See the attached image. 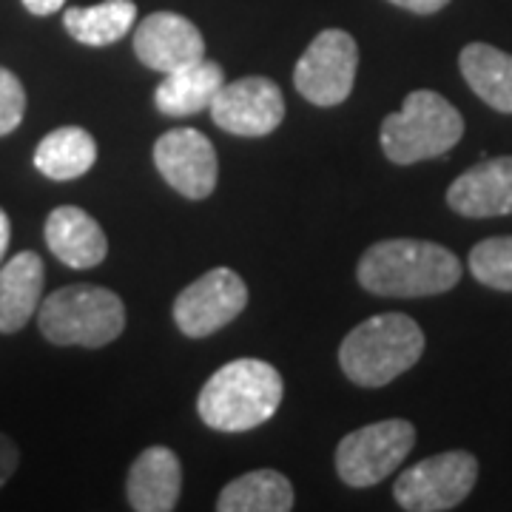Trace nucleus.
Wrapping results in <instances>:
<instances>
[{
	"label": "nucleus",
	"instance_id": "obj_3",
	"mask_svg": "<svg viewBox=\"0 0 512 512\" xmlns=\"http://www.w3.org/2000/svg\"><path fill=\"white\" fill-rule=\"evenodd\" d=\"M424 333L407 313H379L350 330L339 345V365L359 387H384L416 365Z\"/></svg>",
	"mask_w": 512,
	"mask_h": 512
},
{
	"label": "nucleus",
	"instance_id": "obj_19",
	"mask_svg": "<svg viewBox=\"0 0 512 512\" xmlns=\"http://www.w3.org/2000/svg\"><path fill=\"white\" fill-rule=\"evenodd\" d=\"M94 160H97V143L92 134L80 126L49 131L35 151V168L55 183H69V180L83 177Z\"/></svg>",
	"mask_w": 512,
	"mask_h": 512
},
{
	"label": "nucleus",
	"instance_id": "obj_23",
	"mask_svg": "<svg viewBox=\"0 0 512 512\" xmlns=\"http://www.w3.org/2000/svg\"><path fill=\"white\" fill-rule=\"evenodd\" d=\"M26 114V89L18 74L0 66V137L12 134Z\"/></svg>",
	"mask_w": 512,
	"mask_h": 512
},
{
	"label": "nucleus",
	"instance_id": "obj_22",
	"mask_svg": "<svg viewBox=\"0 0 512 512\" xmlns=\"http://www.w3.org/2000/svg\"><path fill=\"white\" fill-rule=\"evenodd\" d=\"M467 265L481 285L512 293V237L481 239L470 251Z\"/></svg>",
	"mask_w": 512,
	"mask_h": 512
},
{
	"label": "nucleus",
	"instance_id": "obj_12",
	"mask_svg": "<svg viewBox=\"0 0 512 512\" xmlns=\"http://www.w3.org/2000/svg\"><path fill=\"white\" fill-rule=\"evenodd\" d=\"M134 55L154 72H174L205 57L202 32L177 12H154L134 32Z\"/></svg>",
	"mask_w": 512,
	"mask_h": 512
},
{
	"label": "nucleus",
	"instance_id": "obj_16",
	"mask_svg": "<svg viewBox=\"0 0 512 512\" xmlns=\"http://www.w3.org/2000/svg\"><path fill=\"white\" fill-rule=\"evenodd\" d=\"M46 282L43 259L35 251H20L0 268V333H18L40 308Z\"/></svg>",
	"mask_w": 512,
	"mask_h": 512
},
{
	"label": "nucleus",
	"instance_id": "obj_26",
	"mask_svg": "<svg viewBox=\"0 0 512 512\" xmlns=\"http://www.w3.org/2000/svg\"><path fill=\"white\" fill-rule=\"evenodd\" d=\"M66 0H23V6L37 15V18H46V15H55L57 9H63Z\"/></svg>",
	"mask_w": 512,
	"mask_h": 512
},
{
	"label": "nucleus",
	"instance_id": "obj_5",
	"mask_svg": "<svg viewBox=\"0 0 512 512\" xmlns=\"http://www.w3.org/2000/svg\"><path fill=\"white\" fill-rule=\"evenodd\" d=\"M461 137H464L461 111L430 89H416L407 94L402 109L387 114L382 123V151L396 165H413L441 157L458 146Z\"/></svg>",
	"mask_w": 512,
	"mask_h": 512
},
{
	"label": "nucleus",
	"instance_id": "obj_7",
	"mask_svg": "<svg viewBox=\"0 0 512 512\" xmlns=\"http://www.w3.org/2000/svg\"><path fill=\"white\" fill-rule=\"evenodd\" d=\"M478 461L467 450H450L413 464L393 484L396 504L407 512H444L473 493Z\"/></svg>",
	"mask_w": 512,
	"mask_h": 512
},
{
	"label": "nucleus",
	"instance_id": "obj_13",
	"mask_svg": "<svg viewBox=\"0 0 512 512\" xmlns=\"http://www.w3.org/2000/svg\"><path fill=\"white\" fill-rule=\"evenodd\" d=\"M447 205L467 220L512 214V157H493L464 171L447 188Z\"/></svg>",
	"mask_w": 512,
	"mask_h": 512
},
{
	"label": "nucleus",
	"instance_id": "obj_15",
	"mask_svg": "<svg viewBox=\"0 0 512 512\" xmlns=\"http://www.w3.org/2000/svg\"><path fill=\"white\" fill-rule=\"evenodd\" d=\"M46 245L69 268H97L109 256V239L100 222L77 205H60L46 220Z\"/></svg>",
	"mask_w": 512,
	"mask_h": 512
},
{
	"label": "nucleus",
	"instance_id": "obj_6",
	"mask_svg": "<svg viewBox=\"0 0 512 512\" xmlns=\"http://www.w3.org/2000/svg\"><path fill=\"white\" fill-rule=\"evenodd\" d=\"M416 444L407 419H384L348 433L336 447V473L348 487H373L390 478Z\"/></svg>",
	"mask_w": 512,
	"mask_h": 512
},
{
	"label": "nucleus",
	"instance_id": "obj_4",
	"mask_svg": "<svg viewBox=\"0 0 512 512\" xmlns=\"http://www.w3.org/2000/svg\"><path fill=\"white\" fill-rule=\"evenodd\" d=\"M37 325L57 348H106L126 328V308L109 288L66 285L40 302Z\"/></svg>",
	"mask_w": 512,
	"mask_h": 512
},
{
	"label": "nucleus",
	"instance_id": "obj_25",
	"mask_svg": "<svg viewBox=\"0 0 512 512\" xmlns=\"http://www.w3.org/2000/svg\"><path fill=\"white\" fill-rule=\"evenodd\" d=\"M387 3H393L399 9H407L413 15H436L450 0H387Z\"/></svg>",
	"mask_w": 512,
	"mask_h": 512
},
{
	"label": "nucleus",
	"instance_id": "obj_11",
	"mask_svg": "<svg viewBox=\"0 0 512 512\" xmlns=\"http://www.w3.org/2000/svg\"><path fill=\"white\" fill-rule=\"evenodd\" d=\"M154 165L165 183L185 200H205L217 188L220 160L211 140L197 128L165 131L154 143Z\"/></svg>",
	"mask_w": 512,
	"mask_h": 512
},
{
	"label": "nucleus",
	"instance_id": "obj_14",
	"mask_svg": "<svg viewBox=\"0 0 512 512\" xmlns=\"http://www.w3.org/2000/svg\"><path fill=\"white\" fill-rule=\"evenodd\" d=\"M183 493V464L168 447H148L134 458L126 478V498L137 512H168Z\"/></svg>",
	"mask_w": 512,
	"mask_h": 512
},
{
	"label": "nucleus",
	"instance_id": "obj_17",
	"mask_svg": "<svg viewBox=\"0 0 512 512\" xmlns=\"http://www.w3.org/2000/svg\"><path fill=\"white\" fill-rule=\"evenodd\" d=\"M225 83V74L217 60H197L191 66L174 69L165 74V80L154 92V106L168 117H188L200 114L211 106L214 94Z\"/></svg>",
	"mask_w": 512,
	"mask_h": 512
},
{
	"label": "nucleus",
	"instance_id": "obj_8",
	"mask_svg": "<svg viewBox=\"0 0 512 512\" xmlns=\"http://www.w3.org/2000/svg\"><path fill=\"white\" fill-rule=\"evenodd\" d=\"M359 46L345 29H325L313 37L293 69V86L313 106H339L345 103L356 83Z\"/></svg>",
	"mask_w": 512,
	"mask_h": 512
},
{
	"label": "nucleus",
	"instance_id": "obj_20",
	"mask_svg": "<svg viewBox=\"0 0 512 512\" xmlns=\"http://www.w3.org/2000/svg\"><path fill=\"white\" fill-rule=\"evenodd\" d=\"M134 23H137L134 0H106L100 6H86V9L74 6V9H66V15H63L66 32L77 43L92 46V49L123 40Z\"/></svg>",
	"mask_w": 512,
	"mask_h": 512
},
{
	"label": "nucleus",
	"instance_id": "obj_21",
	"mask_svg": "<svg viewBox=\"0 0 512 512\" xmlns=\"http://www.w3.org/2000/svg\"><path fill=\"white\" fill-rule=\"evenodd\" d=\"M220 512H288L293 510V487L276 470H254L234 478L217 498Z\"/></svg>",
	"mask_w": 512,
	"mask_h": 512
},
{
	"label": "nucleus",
	"instance_id": "obj_1",
	"mask_svg": "<svg viewBox=\"0 0 512 512\" xmlns=\"http://www.w3.org/2000/svg\"><path fill=\"white\" fill-rule=\"evenodd\" d=\"M356 279L367 293L387 299L439 296L458 285L461 259L439 242L382 239L362 254Z\"/></svg>",
	"mask_w": 512,
	"mask_h": 512
},
{
	"label": "nucleus",
	"instance_id": "obj_24",
	"mask_svg": "<svg viewBox=\"0 0 512 512\" xmlns=\"http://www.w3.org/2000/svg\"><path fill=\"white\" fill-rule=\"evenodd\" d=\"M18 461H20L18 444L9 439V436H3V433H0V487H3L9 478L15 476Z\"/></svg>",
	"mask_w": 512,
	"mask_h": 512
},
{
	"label": "nucleus",
	"instance_id": "obj_9",
	"mask_svg": "<svg viewBox=\"0 0 512 512\" xmlns=\"http://www.w3.org/2000/svg\"><path fill=\"white\" fill-rule=\"evenodd\" d=\"M248 305V285L231 268H211L174 299V322L188 339H205L231 325Z\"/></svg>",
	"mask_w": 512,
	"mask_h": 512
},
{
	"label": "nucleus",
	"instance_id": "obj_27",
	"mask_svg": "<svg viewBox=\"0 0 512 512\" xmlns=\"http://www.w3.org/2000/svg\"><path fill=\"white\" fill-rule=\"evenodd\" d=\"M9 239H12V222L6 217V211L0 208V262H3V256L9 251Z\"/></svg>",
	"mask_w": 512,
	"mask_h": 512
},
{
	"label": "nucleus",
	"instance_id": "obj_2",
	"mask_svg": "<svg viewBox=\"0 0 512 512\" xmlns=\"http://www.w3.org/2000/svg\"><path fill=\"white\" fill-rule=\"evenodd\" d=\"M282 396L285 382L274 365L262 359H234L202 384L197 413L211 430L248 433L274 419Z\"/></svg>",
	"mask_w": 512,
	"mask_h": 512
},
{
	"label": "nucleus",
	"instance_id": "obj_10",
	"mask_svg": "<svg viewBox=\"0 0 512 512\" xmlns=\"http://www.w3.org/2000/svg\"><path fill=\"white\" fill-rule=\"evenodd\" d=\"M211 120L237 137H265L285 120V97L271 77H242L222 83L211 100Z\"/></svg>",
	"mask_w": 512,
	"mask_h": 512
},
{
	"label": "nucleus",
	"instance_id": "obj_18",
	"mask_svg": "<svg viewBox=\"0 0 512 512\" xmlns=\"http://www.w3.org/2000/svg\"><path fill=\"white\" fill-rule=\"evenodd\" d=\"M458 69L490 109L512 114V55L490 43H470L458 55Z\"/></svg>",
	"mask_w": 512,
	"mask_h": 512
}]
</instances>
